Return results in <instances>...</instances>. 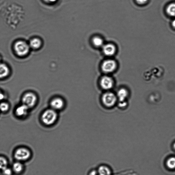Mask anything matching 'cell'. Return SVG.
Returning a JSON list of instances; mask_svg holds the SVG:
<instances>
[{
  "label": "cell",
  "mask_w": 175,
  "mask_h": 175,
  "mask_svg": "<svg viewBox=\"0 0 175 175\" xmlns=\"http://www.w3.org/2000/svg\"><path fill=\"white\" fill-rule=\"evenodd\" d=\"M57 114L53 109H49L46 111L42 115V120L44 124L47 125H50L56 120Z\"/></svg>",
  "instance_id": "6da1fadb"
},
{
  "label": "cell",
  "mask_w": 175,
  "mask_h": 175,
  "mask_svg": "<svg viewBox=\"0 0 175 175\" xmlns=\"http://www.w3.org/2000/svg\"><path fill=\"white\" fill-rule=\"evenodd\" d=\"M14 49L17 55L23 57L28 54L29 51L30 47L26 42L19 41L15 43Z\"/></svg>",
  "instance_id": "7a4b0ae2"
},
{
  "label": "cell",
  "mask_w": 175,
  "mask_h": 175,
  "mask_svg": "<svg viewBox=\"0 0 175 175\" xmlns=\"http://www.w3.org/2000/svg\"><path fill=\"white\" fill-rule=\"evenodd\" d=\"M22 101L23 104L29 108L35 105L37 101V97L34 94L31 92H28L23 96Z\"/></svg>",
  "instance_id": "3957f363"
},
{
  "label": "cell",
  "mask_w": 175,
  "mask_h": 175,
  "mask_svg": "<svg viewBox=\"0 0 175 175\" xmlns=\"http://www.w3.org/2000/svg\"><path fill=\"white\" fill-rule=\"evenodd\" d=\"M102 101L105 106L111 107L114 106L117 101V97L115 94L111 92H107L102 96Z\"/></svg>",
  "instance_id": "277c9868"
},
{
  "label": "cell",
  "mask_w": 175,
  "mask_h": 175,
  "mask_svg": "<svg viewBox=\"0 0 175 175\" xmlns=\"http://www.w3.org/2000/svg\"><path fill=\"white\" fill-rule=\"evenodd\" d=\"M15 158L19 161L27 160L30 156V153L28 149L21 148L17 150L15 153Z\"/></svg>",
  "instance_id": "5b68a950"
},
{
  "label": "cell",
  "mask_w": 175,
  "mask_h": 175,
  "mask_svg": "<svg viewBox=\"0 0 175 175\" xmlns=\"http://www.w3.org/2000/svg\"><path fill=\"white\" fill-rule=\"evenodd\" d=\"M116 63L114 60L109 59L105 61L102 65V70L105 73L112 72L116 69Z\"/></svg>",
  "instance_id": "8992f818"
},
{
  "label": "cell",
  "mask_w": 175,
  "mask_h": 175,
  "mask_svg": "<svg viewBox=\"0 0 175 175\" xmlns=\"http://www.w3.org/2000/svg\"><path fill=\"white\" fill-rule=\"evenodd\" d=\"M114 82L111 77L105 76L103 77L101 80L102 87L105 90H109L113 87Z\"/></svg>",
  "instance_id": "52a82bcc"
},
{
  "label": "cell",
  "mask_w": 175,
  "mask_h": 175,
  "mask_svg": "<svg viewBox=\"0 0 175 175\" xmlns=\"http://www.w3.org/2000/svg\"><path fill=\"white\" fill-rule=\"evenodd\" d=\"M64 105V101L60 98H56L53 99L51 102V107L55 110L62 109Z\"/></svg>",
  "instance_id": "ba28073f"
},
{
  "label": "cell",
  "mask_w": 175,
  "mask_h": 175,
  "mask_svg": "<svg viewBox=\"0 0 175 175\" xmlns=\"http://www.w3.org/2000/svg\"><path fill=\"white\" fill-rule=\"evenodd\" d=\"M103 51L106 55L111 56L114 54L116 51L115 46L111 44H108L103 46Z\"/></svg>",
  "instance_id": "9c48e42d"
},
{
  "label": "cell",
  "mask_w": 175,
  "mask_h": 175,
  "mask_svg": "<svg viewBox=\"0 0 175 175\" xmlns=\"http://www.w3.org/2000/svg\"><path fill=\"white\" fill-rule=\"evenodd\" d=\"M29 108L24 104L19 107L15 111L17 116H24L27 114Z\"/></svg>",
  "instance_id": "30bf717a"
},
{
  "label": "cell",
  "mask_w": 175,
  "mask_h": 175,
  "mask_svg": "<svg viewBox=\"0 0 175 175\" xmlns=\"http://www.w3.org/2000/svg\"><path fill=\"white\" fill-rule=\"evenodd\" d=\"M128 95L127 91L124 88H122L119 90L117 92V95L120 102H125V100L127 97Z\"/></svg>",
  "instance_id": "8fae6325"
},
{
  "label": "cell",
  "mask_w": 175,
  "mask_h": 175,
  "mask_svg": "<svg viewBox=\"0 0 175 175\" xmlns=\"http://www.w3.org/2000/svg\"><path fill=\"white\" fill-rule=\"evenodd\" d=\"M9 73V69L6 65L0 64V78L5 77L8 75Z\"/></svg>",
  "instance_id": "7c38bea8"
},
{
  "label": "cell",
  "mask_w": 175,
  "mask_h": 175,
  "mask_svg": "<svg viewBox=\"0 0 175 175\" xmlns=\"http://www.w3.org/2000/svg\"><path fill=\"white\" fill-rule=\"evenodd\" d=\"M99 175H111V172L108 167L103 165L100 166L98 170Z\"/></svg>",
  "instance_id": "4fadbf2b"
},
{
  "label": "cell",
  "mask_w": 175,
  "mask_h": 175,
  "mask_svg": "<svg viewBox=\"0 0 175 175\" xmlns=\"http://www.w3.org/2000/svg\"><path fill=\"white\" fill-rule=\"evenodd\" d=\"M41 44V42L40 39L38 38H34L30 41V45L32 48L36 49L39 48Z\"/></svg>",
  "instance_id": "5bb4252c"
},
{
  "label": "cell",
  "mask_w": 175,
  "mask_h": 175,
  "mask_svg": "<svg viewBox=\"0 0 175 175\" xmlns=\"http://www.w3.org/2000/svg\"><path fill=\"white\" fill-rule=\"evenodd\" d=\"M166 11L170 16L175 17V3H172L169 5L167 7Z\"/></svg>",
  "instance_id": "9a60e30c"
},
{
  "label": "cell",
  "mask_w": 175,
  "mask_h": 175,
  "mask_svg": "<svg viewBox=\"0 0 175 175\" xmlns=\"http://www.w3.org/2000/svg\"><path fill=\"white\" fill-rule=\"evenodd\" d=\"M166 165L169 169L172 170L175 169V157L169 158L167 161Z\"/></svg>",
  "instance_id": "2e32d148"
},
{
  "label": "cell",
  "mask_w": 175,
  "mask_h": 175,
  "mask_svg": "<svg viewBox=\"0 0 175 175\" xmlns=\"http://www.w3.org/2000/svg\"><path fill=\"white\" fill-rule=\"evenodd\" d=\"M13 169L15 172L20 173L23 170V165L20 163H15L13 165Z\"/></svg>",
  "instance_id": "e0dca14e"
},
{
  "label": "cell",
  "mask_w": 175,
  "mask_h": 175,
  "mask_svg": "<svg viewBox=\"0 0 175 175\" xmlns=\"http://www.w3.org/2000/svg\"><path fill=\"white\" fill-rule=\"evenodd\" d=\"M93 43L96 47H100L103 45V41L102 39L99 37H95L93 39Z\"/></svg>",
  "instance_id": "ac0fdd59"
},
{
  "label": "cell",
  "mask_w": 175,
  "mask_h": 175,
  "mask_svg": "<svg viewBox=\"0 0 175 175\" xmlns=\"http://www.w3.org/2000/svg\"><path fill=\"white\" fill-rule=\"evenodd\" d=\"M8 163L6 159L3 157H0V169L3 170L7 167Z\"/></svg>",
  "instance_id": "d6986e66"
},
{
  "label": "cell",
  "mask_w": 175,
  "mask_h": 175,
  "mask_svg": "<svg viewBox=\"0 0 175 175\" xmlns=\"http://www.w3.org/2000/svg\"><path fill=\"white\" fill-rule=\"evenodd\" d=\"M9 106L8 104L3 102L0 104V110L2 111H6L8 110Z\"/></svg>",
  "instance_id": "ffe728a7"
},
{
  "label": "cell",
  "mask_w": 175,
  "mask_h": 175,
  "mask_svg": "<svg viewBox=\"0 0 175 175\" xmlns=\"http://www.w3.org/2000/svg\"><path fill=\"white\" fill-rule=\"evenodd\" d=\"M3 174L5 175H11L12 174V171L10 169L7 167L3 169Z\"/></svg>",
  "instance_id": "44dd1931"
},
{
  "label": "cell",
  "mask_w": 175,
  "mask_h": 175,
  "mask_svg": "<svg viewBox=\"0 0 175 175\" xmlns=\"http://www.w3.org/2000/svg\"><path fill=\"white\" fill-rule=\"evenodd\" d=\"M136 1L140 4H144L147 2L148 0H136Z\"/></svg>",
  "instance_id": "7402d4cb"
},
{
  "label": "cell",
  "mask_w": 175,
  "mask_h": 175,
  "mask_svg": "<svg viewBox=\"0 0 175 175\" xmlns=\"http://www.w3.org/2000/svg\"><path fill=\"white\" fill-rule=\"evenodd\" d=\"M127 103L126 102H120L119 103V106L121 107H126Z\"/></svg>",
  "instance_id": "603a6c76"
},
{
  "label": "cell",
  "mask_w": 175,
  "mask_h": 175,
  "mask_svg": "<svg viewBox=\"0 0 175 175\" xmlns=\"http://www.w3.org/2000/svg\"><path fill=\"white\" fill-rule=\"evenodd\" d=\"M98 172L97 171L93 170L91 171L89 173V175H97Z\"/></svg>",
  "instance_id": "cb8c5ba5"
},
{
  "label": "cell",
  "mask_w": 175,
  "mask_h": 175,
  "mask_svg": "<svg viewBox=\"0 0 175 175\" xmlns=\"http://www.w3.org/2000/svg\"><path fill=\"white\" fill-rule=\"evenodd\" d=\"M57 0H44L46 2L49 3H52L55 2Z\"/></svg>",
  "instance_id": "d4e9b609"
},
{
  "label": "cell",
  "mask_w": 175,
  "mask_h": 175,
  "mask_svg": "<svg viewBox=\"0 0 175 175\" xmlns=\"http://www.w3.org/2000/svg\"><path fill=\"white\" fill-rule=\"evenodd\" d=\"M4 95L3 93H2L1 92H0V101L3 100L4 98Z\"/></svg>",
  "instance_id": "484cf974"
},
{
  "label": "cell",
  "mask_w": 175,
  "mask_h": 175,
  "mask_svg": "<svg viewBox=\"0 0 175 175\" xmlns=\"http://www.w3.org/2000/svg\"><path fill=\"white\" fill-rule=\"evenodd\" d=\"M172 26L174 27V28H175V19L172 22Z\"/></svg>",
  "instance_id": "4316f807"
},
{
  "label": "cell",
  "mask_w": 175,
  "mask_h": 175,
  "mask_svg": "<svg viewBox=\"0 0 175 175\" xmlns=\"http://www.w3.org/2000/svg\"><path fill=\"white\" fill-rule=\"evenodd\" d=\"M173 147H174V149L175 150V143H174Z\"/></svg>",
  "instance_id": "83f0119b"
},
{
  "label": "cell",
  "mask_w": 175,
  "mask_h": 175,
  "mask_svg": "<svg viewBox=\"0 0 175 175\" xmlns=\"http://www.w3.org/2000/svg\"><path fill=\"white\" fill-rule=\"evenodd\" d=\"M1 57H0V61H1Z\"/></svg>",
  "instance_id": "f1b7e54d"
}]
</instances>
